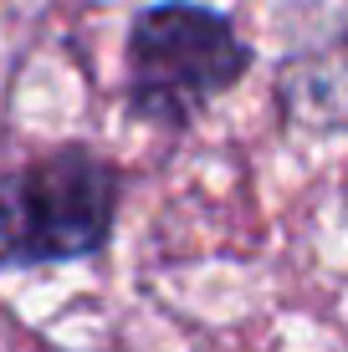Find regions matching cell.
Segmentation results:
<instances>
[{
	"label": "cell",
	"mask_w": 348,
	"mask_h": 352,
	"mask_svg": "<svg viewBox=\"0 0 348 352\" xmlns=\"http://www.w3.org/2000/svg\"><path fill=\"white\" fill-rule=\"evenodd\" d=\"M256 52L236 21L195 0L143 6L123 41L128 113L159 133H190L200 118L246 82Z\"/></svg>",
	"instance_id": "cell-1"
},
{
	"label": "cell",
	"mask_w": 348,
	"mask_h": 352,
	"mask_svg": "<svg viewBox=\"0 0 348 352\" xmlns=\"http://www.w3.org/2000/svg\"><path fill=\"white\" fill-rule=\"evenodd\" d=\"M123 168L88 143H62L0 168V271L92 261L113 245Z\"/></svg>",
	"instance_id": "cell-2"
}]
</instances>
